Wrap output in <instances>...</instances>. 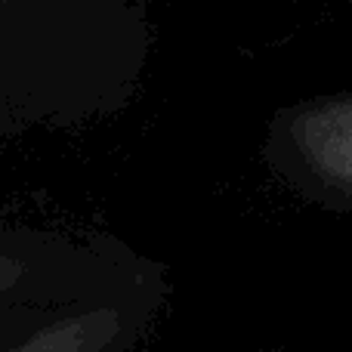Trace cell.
<instances>
[{"mask_svg": "<svg viewBox=\"0 0 352 352\" xmlns=\"http://www.w3.org/2000/svg\"><path fill=\"white\" fill-rule=\"evenodd\" d=\"M303 146L316 167L352 188V102L328 105L306 118Z\"/></svg>", "mask_w": 352, "mask_h": 352, "instance_id": "cell-1", "label": "cell"}, {"mask_svg": "<svg viewBox=\"0 0 352 352\" xmlns=\"http://www.w3.org/2000/svg\"><path fill=\"white\" fill-rule=\"evenodd\" d=\"M90 322L93 318H84V322H74L68 328L47 331V334H41L37 340H31L25 349H16V352H87Z\"/></svg>", "mask_w": 352, "mask_h": 352, "instance_id": "cell-2", "label": "cell"}]
</instances>
